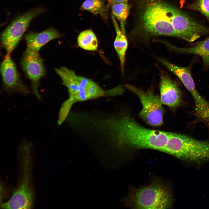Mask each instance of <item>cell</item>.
<instances>
[{
	"label": "cell",
	"mask_w": 209,
	"mask_h": 209,
	"mask_svg": "<svg viewBox=\"0 0 209 209\" xmlns=\"http://www.w3.org/2000/svg\"><path fill=\"white\" fill-rule=\"evenodd\" d=\"M98 129L115 146L124 151L143 149L161 151L166 147L170 136L169 132L143 126L127 113L101 118Z\"/></svg>",
	"instance_id": "obj_1"
},
{
	"label": "cell",
	"mask_w": 209,
	"mask_h": 209,
	"mask_svg": "<svg viewBox=\"0 0 209 209\" xmlns=\"http://www.w3.org/2000/svg\"><path fill=\"white\" fill-rule=\"evenodd\" d=\"M137 24L130 34L133 40L146 41L159 36L178 37L187 41L176 31L167 15L165 3L162 0H137Z\"/></svg>",
	"instance_id": "obj_2"
},
{
	"label": "cell",
	"mask_w": 209,
	"mask_h": 209,
	"mask_svg": "<svg viewBox=\"0 0 209 209\" xmlns=\"http://www.w3.org/2000/svg\"><path fill=\"white\" fill-rule=\"evenodd\" d=\"M55 71L61 78L62 84L68 89L69 98L61 107L66 111H69L72 105L75 102L119 94L117 87L105 91L92 80L77 75L73 70L65 66L56 68Z\"/></svg>",
	"instance_id": "obj_3"
},
{
	"label": "cell",
	"mask_w": 209,
	"mask_h": 209,
	"mask_svg": "<svg viewBox=\"0 0 209 209\" xmlns=\"http://www.w3.org/2000/svg\"><path fill=\"white\" fill-rule=\"evenodd\" d=\"M128 206L137 209H167L172 206V197L169 189L158 182L132 189L125 199Z\"/></svg>",
	"instance_id": "obj_4"
},
{
	"label": "cell",
	"mask_w": 209,
	"mask_h": 209,
	"mask_svg": "<svg viewBox=\"0 0 209 209\" xmlns=\"http://www.w3.org/2000/svg\"><path fill=\"white\" fill-rule=\"evenodd\" d=\"M20 149L22 159V176L10 198L1 204V207L3 209H31L33 206L34 193L31 183V144L22 142Z\"/></svg>",
	"instance_id": "obj_5"
},
{
	"label": "cell",
	"mask_w": 209,
	"mask_h": 209,
	"mask_svg": "<svg viewBox=\"0 0 209 209\" xmlns=\"http://www.w3.org/2000/svg\"><path fill=\"white\" fill-rule=\"evenodd\" d=\"M168 154L184 161L200 163L209 161V142L186 135L171 133Z\"/></svg>",
	"instance_id": "obj_6"
},
{
	"label": "cell",
	"mask_w": 209,
	"mask_h": 209,
	"mask_svg": "<svg viewBox=\"0 0 209 209\" xmlns=\"http://www.w3.org/2000/svg\"><path fill=\"white\" fill-rule=\"evenodd\" d=\"M125 87L136 95L140 101L143 108L138 114L140 118L151 126L162 125L164 110L160 97L151 88L145 91L131 84H126Z\"/></svg>",
	"instance_id": "obj_7"
},
{
	"label": "cell",
	"mask_w": 209,
	"mask_h": 209,
	"mask_svg": "<svg viewBox=\"0 0 209 209\" xmlns=\"http://www.w3.org/2000/svg\"><path fill=\"white\" fill-rule=\"evenodd\" d=\"M168 18L174 29L191 42L203 35L209 34V28L194 20L176 7L166 2Z\"/></svg>",
	"instance_id": "obj_8"
},
{
	"label": "cell",
	"mask_w": 209,
	"mask_h": 209,
	"mask_svg": "<svg viewBox=\"0 0 209 209\" xmlns=\"http://www.w3.org/2000/svg\"><path fill=\"white\" fill-rule=\"evenodd\" d=\"M42 12L38 8L33 10L13 21L1 35V45L6 51V55L10 54L17 46L31 21Z\"/></svg>",
	"instance_id": "obj_9"
},
{
	"label": "cell",
	"mask_w": 209,
	"mask_h": 209,
	"mask_svg": "<svg viewBox=\"0 0 209 209\" xmlns=\"http://www.w3.org/2000/svg\"><path fill=\"white\" fill-rule=\"evenodd\" d=\"M22 68L30 81L33 93L39 100L41 98L38 91L39 81L45 75L44 60L38 52L27 48L21 62Z\"/></svg>",
	"instance_id": "obj_10"
},
{
	"label": "cell",
	"mask_w": 209,
	"mask_h": 209,
	"mask_svg": "<svg viewBox=\"0 0 209 209\" xmlns=\"http://www.w3.org/2000/svg\"><path fill=\"white\" fill-rule=\"evenodd\" d=\"M10 55H6L0 65L3 87L8 92L20 93L27 95L31 92L21 81L15 65Z\"/></svg>",
	"instance_id": "obj_11"
},
{
	"label": "cell",
	"mask_w": 209,
	"mask_h": 209,
	"mask_svg": "<svg viewBox=\"0 0 209 209\" xmlns=\"http://www.w3.org/2000/svg\"><path fill=\"white\" fill-rule=\"evenodd\" d=\"M160 98L162 103L172 109L181 104V91L177 83L167 75L163 73L161 75L160 83Z\"/></svg>",
	"instance_id": "obj_12"
},
{
	"label": "cell",
	"mask_w": 209,
	"mask_h": 209,
	"mask_svg": "<svg viewBox=\"0 0 209 209\" xmlns=\"http://www.w3.org/2000/svg\"><path fill=\"white\" fill-rule=\"evenodd\" d=\"M159 60L181 80L191 94L194 101H198L201 99L202 97L197 90L190 67L178 66L163 59Z\"/></svg>",
	"instance_id": "obj_13"
},
{
	"label": "cell",
	"mask_w": 209,
	"mask_h": 209,
	"mask_svg": "<svg viewBox=\"0 0 209 209\" xmlns=\"http://www.w3.org/2000/svg\"><path fill=\"white\" fill-rule=\"evenodd\" d=\"M61 36L57 30L50 28L39 33H29L26 35L25 37L27 48L38 52L49 41Z\"/></svg>",
	"instance_id": "obj_14"
},
{
	"label": "cell",
	"mask_w": 209,
	"mask_h": 209,
	"mask_svg": "<svg viewBox=\"0 0 209 209\" xmlns=\"http://www.w3.org/2000/svg\"><path fill=\"white\" fill-rule=\"evenodd\" d=\"M167 45L173 51L179 53L192 54L200 56L204 66H209V37L194 46L187 48H179L168 43Z\"/></svg>",
	"instance_id": "obj_15"
},
{
	"label": "cell",
	"mask_w": 209,
	"mask_h": 209,
	"mask_svg": "<svg viewBox=\"0 0 209 209\" xmlns=\"http://www.w3.org/2000/svg\"><path fill=\"white\" fill-rule=\"evenodd\" d=\"M112 19L115 29L116 36L113 45L119 59L122 72H124L125 55L128 45V41L125 35L120 29L115 17L112 15Z\"/></svg>",
	"instance_id": "obj_16"
},
{
	"label": "cell",
	"mask_w": 209,
	"mask_h": 209,
	"mask_svg": "<svg viewBox=\"0 0 209 209\" xmlns=\"http://www.w3.org/2000/svg\"><path fill=\"white\" fill-rule=\"evenodd\" d=\"M78 44L81 48L88 51H94L97 49L98 43L96 37L91 30L81 32L77 39Z\"/></svg>",
	"instance_id": "obj_17"
},
{
	"label": "cell",
	"mask_w": 209,
	"mask_h": 209,
	"mask_svg": "<svg viewBox=\"0 0 209 209\" xmlns=\"http://www.w3.org/2000/svg\"><path fill=\"white\" fill-rule=\"evenodd\" d=\"M111 6L112 15L119 21L122 32L125 34V26L129 12L130 6L128 2L116 3Z\"/></svg>",
	"instance_id": "obj_18"
},
{
	"label": "cell",
	"mask_w": 209,
	"mask_h": 209,
	"mask_svg": "<svg viewBox=\"0 0 209 209\" xmlns=\"http://www.w3.org/2000/svg\"><path fill=\"white\" fill-rule=\"evenodd\" d=\"M81 8L95 15L99 14L102 16L107 10L104 2L101 0H85L82 4Z\"/></svg>",
	"instance_id": "obj_19"
},
{
	"label": "cell",
	"mask_w": 209,
	"mask_h": 209,
	"mask_svg": "<svg viewBox=\"0 0 209 209\" xmlns=\"http://www.w3.org/2000/svg\"><path fill=\"white\" fill-rule=\"evenodd\" d=\"M188 7L191 10L201 13L209 21V0H198Z\"/></svg>",
	"instance_id": "obj_20"
},
{
	"label": "cell",
	"mask_w": 209,
	"mask_h": 209,
	"mask_svg": "<svg viewBox=\"0 0 209 209\" xmlns=\"http://www.w3.org/2000/svg\"><path fill=\"white\" fill-rule=\"evenodd\" d=\"M128 0H107L108 2L107 7L111 6L113 4L124 2H128Z\"/></svg>",
	"instance_id": "obj_21"
},
{
	"label": "cell",
	"mask_w": 209,
	"mask_h": 209,
	"mask_svg": "<svg viewBox=\"0 0 209 209\" xmlns=\"http://www.w3.org/2000/svg\"><path fill=\"white\" fill-rule=\"evenodd\" d=\"M180 7L181 8L183 6L185 2V0H179Z\"/></svg>",
	"instance_id": "obj_22"
}]
</instances>
